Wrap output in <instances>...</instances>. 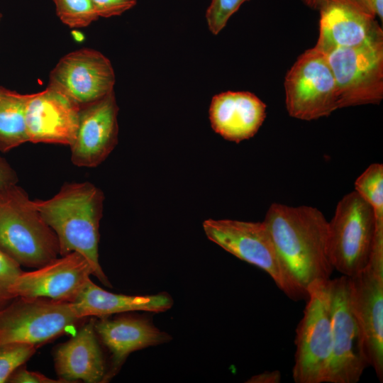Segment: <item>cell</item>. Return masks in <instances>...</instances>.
Listing matches in <instances>:
<instances>
[{
	"mask_svg": "<svg viewBox=\"0 0 383 383\" xmlns=\"http://www.w3.org/2000/svg\"><path fill=\"white\" fill-rule=\"evenodd\" d=\"M29 96L0 87V151L3 152L28 142L25 110Z\"/></svg>",
	"mask_w": 383,
	"mask_h": 383,
	"instance_id": "44dd1931",
	"label": "cell"
},
{
	"mask_svg": "<svg viewBox=\"0 0 383 383\" xmlns=\"http://www.w3.org/2000/svg\"><path fill=\"white\" fill-rule=\"evenodd\" d=\"M203 229L211 241L267 273L277 287L292 299L290 287L264 221L207 219L203 222Z\"/></svg>",
	"mask_w": 383,
	"mask_h": 383,
	"instance_id": "30bf717a",
	"label": "cell"
},
{
	"mask_svg": "<svg viewBox=\"0 0 383 383\" xmlns=\"http://www.w3.org/2000/svg\"><path fill=\"white\" fill-rule=\"evenodd\" d=\"M318 11L319 35L315 48L324 54L383 40L376 18L347 5L326 0Z\"/></svg>",
	"mask_w": 383,
	"mask_h": 383,
	"instance_id": "2e32d148",
	"label": "cell"
},
{
	"mask_svg": "<svg viewBox=\"0 0 383 383\" xmlns=\"http://www.w3.org/2000/svg\"><path fill=\"white\" fill-rule=\"evenodd\" d=\"M0 248L21 266L30 268L60 255L55 233L16 184L0 188Z\"/></svg>",
	"mask_w": 383,
	"mask_h": 383,
	"instance_id": "3957f363",
	"label": "cell"
},
{
	"mask_svg": "<svg viewBox=\"0 0 383 383\" xmlns=\"http://www.w3.org/2000/svg\"><path fill=\"white\" fill-rule=\"evenodd\" d=\"M94 275L88 260L77 252L57 257L30 272H23L11 287L16 296L45 297L73 302Z\"/></svg>",
	"mask_w": 383,
	"mask_h": 383,
	"instance_id": "4fadbf2b",
	"label": "cell"
},
{
	"mask_svg": "<svg viewBox=\"0 0 383 383\" xmlns=\"http://www.w3.org/2000/svg\"><path fill=\"white\" fill-rule=\"evenodd\" d=\"M250 0H211L206 12V19L210 32L219 33L226 26L229 18Z\"/></svg>",
	"mask_w": 383,
	"mask_h": 383,
	"instance_id": "cb8c5ba5",
	"label": "cell"
},
{
	"mask_svg": "<svg viewBox=\"0 0 383 383\" xmlns=\"http://www.w3.org/2000/svg\"><path fill=\"white\" fill-rule=\"evenodd\" d=\"M21 266L0 248V311L9 306L15 298L11 287L23 272Z\"/></svg>",
	"mask_w": 383,
	"mask_h": 383,
	"instance_id": "d4e9b609",
	"label": "cell"
},
{
	"mask_svg": "<svg viewBox=\"0 0 383 383\" xmlns=\"http://www.w3.org/2000/svg\"><path fill=\"white\" fill-rule=\"evenodd\" d=\"M350 303L362 331L371 366L383 380V257L349 277Z\"/></svg>",
	"mask_w": 383,
	"mask_h": 383,
	"instance_id": "7c38bea8",
	"label": "cell"
},
{
	"mask_svg": "<svg viewBox=\"0 0 383 383\" xmlns=\"http://www.w3.org/2000/svg\"><path fill=\"white\" fill-rule=\"evenodd\" d=\"M104 194L89 182H66L52 197L34 199L33 204L55 233L60 255L72 252L84 255L91 264L94 276L111 287L99 261V225Z\"/></svg>",
	"mask_w": 383,
	"mask_h": 383,
	"instance_id": "7a4b0ae2",
	"label": "cell"
},
{
	"mask_svg": "<svg viewBox=\"0 0 383 383\" xmlns=\"http://www.w3.org/2000/svg\"><path fill=\"white\" fill-rule=\"evenodd\" d=\"M115 82L109 59L96 50L83 48L60 58L49 74L48 86L82 106L113 91Z\"/></svg>",
	"mask_w": 383,
	"mask_h": 383,
	"instance_id": "8fae6325",
	"label": "cell"
},
{
	"mask_svg": "<svg viewBox=\"0 0 383 383\" xmlns=\"http://www.w3.org/2000/svg\"><path fill=\"white\" fill-rule=\"evenodd\" d=\"M99 17L120 16L134 7L137 0H91Z\"/></svg>",
	"mask_w": 383,
	"mask_h": 383,
	"instance_id": "484cf974",
	"label": "cell"
},
{
	"mask_svg": "<svg viewBox=\"0 0 383 383\" xmlns=\"http://www.w3.org/2000/svg\"><path fill=\"white\" fill-rule=\"evenodd\" d=\"M37 346L13 343L0 347V383L7 382L11 374L35 353Z\"/></svg>",
	"mask_w": 383,
	"mask_h": 383,
	"instance_id": "603a6c76",
	"label": "cell"
},
{
	"mask_svg": "<svg viewBox=\"0 0 383 383\" xmlns=\"http://www.w3.org/2000/svg\"><path fill=\"white\" fill-rule=\"evenodd\" d=\"M376 233L371 205L355 190L338 203L328 221V249L332 265L350 277L370 263Z\"/></svg>",
	"mask_w": 383,
	"mask_h": 383,
	"instance_id": "277c9868",
	"label": "cell"
},
{
	"mask_svg": "<svg viewBox=\"0 0 383 383\" xmlns=\"http://www.w3.org/2000/svg\"><path fill=\"white\" fill-rule=\"evenodd\" d=\"M301 1L311 9L319 10L326 0H301Z\"/></svg>",
	"mask_w": 383,
	"mask_h": 383,
	"instance_id": "4dcf8cb0",
	"label": "cell"
},
{
	"mask_svg": "<svg viewBox=\"0 0 383 383\" xmlns=\"http://www.w3.org/2000/svg\"><path fill=\"white\" fill-rule=\"evenodd\" d=\"M328 282H317L308 292L294 340L296 383H326L333 345Z\"/></svg>",
	"mask_w": 383,
	"mask_h": 383,
	"instance_id": "5b68a950",
	"label": "cell"
},
{
	"mask_svg": "<svg viewBox=\"0 0 383 383\" xmlns=\"http://www.w3.org/2000/svg\"><path fill=\"white\" fill-rule=\"evenodd\" d=\"M281 373L279 370L265 371L260 374L252 376L245 382L247 383H279Z\"/></svg>",
	"mask_w": 383,
	"mask_h": 383,
	"instance_id": "f546056e",
	"label": "cell"
},
{
	"mask_svg": "<svg viewBox=\"0 0 383 383\" xmlns=\"http://www.w3.org/2000/svg\"><path fill=\"white\" fill-rule=\"evenodd\" d=\"M118 106L114 91L81 106L79 123L71 150V161L79 167L101 164L118 143Z\"/></svg>",
	"mask_w": 383,
	"mask_h": 383,
	"instance_id": "5bb4252c",
	"label": "cell"
},
{
	"mask_svg": "<svg viewBox=\"0 0 383 383\" xmlns=\"http://www.w3.org/2000/svg\"><path fill=\"white\" fill-rule=\"evenodd\" d=\"M326 55L335 79L339 109L382 100L383 40Z\"/></svg>",
	"mask_w": 383,
	"mask_h": 383,
	"instance_id": "9c48e42d",
	"label": "cell"
},
{
	"mask_svg": "<svg viewBox=\"0 0 383 383\" xmlns=\"http://www.w3.org/2000/svg\"><path fill=\"white\" fill-rule=\"evenodd\" d=\"M7 382L11 383H67L60 379L49 378L39 372L28 371L21 366L9 377Z\"/></svg>",
	"mask_w": 383,
	"mask_h": 383,
	"instance_id": "83f0119b",
	"label": "cell"
},
{
	"mask_svg": "<svg viewBox=\"0 0 383 383\" xmlns=\"http://www.w3.org/2000/svg\"><path fill=\"white\" fill-rule=\"evenodd\" d=\"M17 182L16 172L6 160L0 155V188L16 184Z\"/></svg>",
	"mask_w": 383,
	"mask_h": 383,
	"instance_id": "f1b7e54d",
	"label": "cell"
},
{
	"mask_svg": "<svg viewBox=\"0 0 383 383\" xmlns=\"http://www.w3.org/2000/svg\"><path fill=\"white\" fill-rule=\"evenodd\" d=\"M289 114L311 121L331 115L339 109L335 79L326 54L315 47L301 55L284 79Z\"/></svg>",
	"mask_w": 383,
	"mask_h": 383,
	"instance_id": "ba28073f",
	"label": "cell"
},
{
	"mask_svg": "<svg viewBox=\"0 0 383 383\" xmlns=\"http://www.w3.org/2000/svg\"><path fill=\"white\" fill-rule=\"evenodd\" d=\"M95 319L84 324L55 353V367L59 379L67 383L82 380L104 382L106 367L94 329Z\"/></svg>",
	"mask_w": 383,
	"mask_h": 383,
	"instance_id": "d6986e66",
	"label": "cell"
},
{
	"mask_svg": "<svg viewBox=\"0 0 383 383\" xmlns=\"http://www.w3.org/2000/svg\"><path fill=\"white\" fill-rule=\"evenodd\" d=\"M1 18H2V14L1 13H0V21H1Z\"/></svg>",
	"mask_w": 383,
	"mask_h": 383,
	"instance_id": "1f68e13d",
	"label": "cell"
},
{
	"mask_svg": "<svg viewBox=\"0 0 383 383\" xmlns=\"http://www.w3.org/2000/svg\"><path fill=\"white\" fill-rule=\"evenodd\" d=\"M94 322V329L111 353V370L105 382L119 370L133 352L171 340L172 337L155 327L145 317L122 316L114 319L101 317Z\"/></svg>",
	"mask_w": 383,
	"mask_h": 383,
	"instance_id": "ac0fdd59",
	"label": "cell"
},
{
	"mask_svg": "<svg viewBox=\"0 0 383 383\" xmlns=\"http://www.w3.org/2000/svg\"><path fill=\"white\" fill-rule=\"evenodd\" d=\"M332 355L326 383H357L370 366L365 337L353 312L349 277L328 282Z\"/></svg>",
	"mask_w": 383,
	"mask_h": 383,
	"instance_id": "52a82bcc",
	"label": "cell"
},
{
	"mask_svg": "<svg viewBox=\"0 0 383 383\" xmlns=\"http://www.w3.org/2000/svg\"><path fill=\"white\" fill-rule=\"evenodd\" d=\"M347 5L370 17L383 18V0H327Z\"/></svg>",
	"mask_w": 383,
	"mask_h": 383,
	"instance_id": "4316f807",
	"label": "cell"
},
{
	"mask_svg": "<svg viewBox=\"0 0 383 383\" xmlns=\"http://www.w3.org/2000/svg\"><path fill=\"white\" fill-rule=\"evenodd\" d=\"M80 109L69 96L48 86L30 94L25 110L28 142L70 147L77 133Z\"/></svg>",
	"mask_w": 383,
	"mask_h": 383,
	"instance_id": "9a60e30c",
	"label": "cell"
},
{
	"mask_svg": "<svg viewBox=\"0 0 383 383\" xmlns=\"http://www.w3.org/2000/svg\"><path fill=\"white\" fill-rule=\"evenodd\" d=\"M266 104L248 91L215 95L209 107L213 130L224 139L240 143L253 137L266 118Z\"/></svg>",
	"mask_w": 383,
	"mask_h": 383,
	"instance_id": "e0dca14e",
	"label": "cell"
},
{
	"mask_svg": "<svg viewBox=\"0 0 383 383\" xmlns=\"http://www.w3.org/2000/svg\"><path fill=\"white\" fill-rule=\"evenodd\" d=\"M60 20L72 28L89 26L99 17L91 0H53Z\"/></svg>",
	"mask_w": 383,
	"mask_h": 383,
	"instance_id": "7402d4cb",
	"label": "cell"
},
{
	"mask_svg": "<svg viewBox=\"0 0 383 383\" xmlns=\"http://www.w3.org/2000/svg\"><path fill=\"white\" fill-rule=\"evenodd\" d=\"M290 287L292 299L308 296L309 288L331 279L328 221L317 208L273 203L265 219Z\"/></svg>",
	"mask_w": 383,
	"mask_h": 383,
	"instance_id": "6da1fadb",
	"label": "cell"
},
{
	"mask_svg": "<svg viewBox=\"0 0 383 383\" xmlns=\"http://www.w3.org/2000/svg\"><path fill=\"white\" fill-rule=\"evenodd\" d=\"M173 303L172 298L167 293L145 296L114 294L89 279L72 304L77 316L86 319L91 316L105 317L138 311L163 312L170 309Z\"/></svg>",
	"mask_w": 383,
	"mask_h": 383,
	"instance_id": "ffe728a7",
	"label": "cell"
},
{
	"mask_svg": "<svg viewBox=\"0 0 383 383\" xmlns=\"http://www.w3.org/2000/svg\"><path fill=\"white\" fill-rule=\"evenodd\" d=\"M84 319L77 316L72 302L18 296L0 311V347L13 343L38 346Z\"/></svg>",
	"mask_w": 383,
	"mask_h": 383,
	"instance_id": "8992f818",
	"label": "cell"
}]
</instances>
